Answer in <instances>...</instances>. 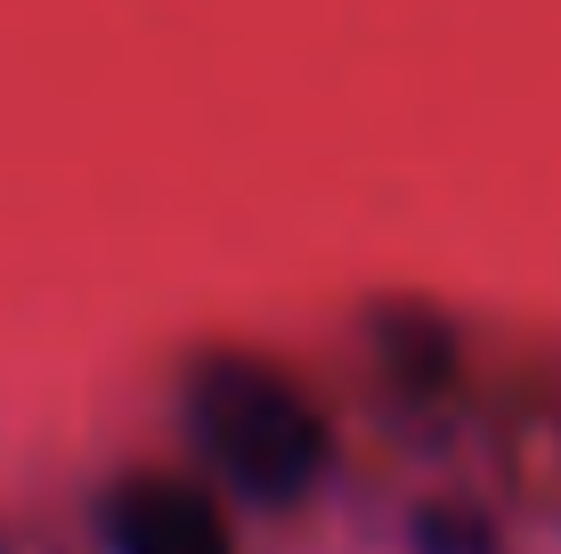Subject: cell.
I'll return each instance as SVG.
<instances>
[{"label": "cell", "instance_id": "1", "mask_svg": "<svg viewBox=\"0 0 561 554\" xmlns=\"http://www.w3.org/2000/svg\"><path fill=\"white\" fill-rule=\"evenodd\" d=\"M187 441L253 506H294L325 473V416L309 408V392L294 375H277L268 359H244V351L196 359V375H187Z\"/></svg>", "mask_w": 561, "mask_h": 554}, {"label": "cell", "instance_id": "2", "mask_svg": "<svg viewBox=\"0 0 561 554\" xmlns=\"http://www.w3.org/2000/svg\"><path fill=\"white\" fill-rule=\"evenodd\" d=\"M106 546L114 554H237L220 506L196 482H171V473H139L106 498Z\"/></svg>", "mask_w": 561, "mask_h": 554}]
</instances>
